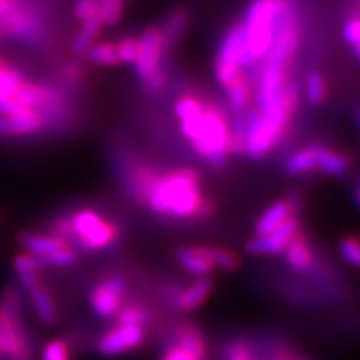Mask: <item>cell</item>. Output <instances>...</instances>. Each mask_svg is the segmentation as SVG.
Listing matches in <instances>:
<instances>
[{
    "label": "cell",
    "mask_w": 360,
    "mask_h": 360,
    "mask_svg": "<svg viewBox=\"0 0 360 360\" xmlns=\"http://www.w3.org/2000/svg\"><path fill=\"white\" fill-rule=\"evenodd\" d=\"M134 191L159 215L186 220L200 219L210 212L193 170L180 169L160 175L141 170L134 175Z\"/></svg>",
    "instance_id": "obj_1"
},
{
    "label": "cell",
    "mask_w": 360,
    "mask_h": 360,
    "mask_svg": "<svg viewBox=\"0 0 360 360\" xmlns=\"http://www.w3.org/2000/svg\"><path fill=\"white\" fill-rule=\"evenodd\" d=\"M292 2L294 0H254L250 4L240 22L244 42L242 69L264 60L272 47L281 17Z\"/></svg>",
    "instance_id": "obj_2"
},
{
    "label": "cell",
    "mask_w": 360,
    "mask_h": 360,
    "mask_svg": "<svg viewBox=\"0 0 360 360\" xmlns=\"http://www.w3.org/2000/svg\"><path fill=\"white\" fill-rule=\"evenodd\" d=\"M297 94L287 84L281 101L265 110H249L245 114V152L254 159L267 155L285 134L290 115L295 109Z\"/></svg>",
    "instance_id": "obj_3"
},
{
    "label": "cell",
    "mask_w": 360,
    "mask_h": 360,
    "mask_svg": "<svg viewBox=\"0 0 360 360\" xmlns=\"http://www.w3.org/2000/svg\"><path fill=\"white\" fill-rule=\"evenodd\" d=\"M32 347L22 314V300L15 289L0 299V360H30Z\"/></svg>",
    "instance_id": "obj_4"
},
{
    "label": "cell",
    "mask_w": 360,
    "mask_h": 360,
    "mask_svg": "<svg viewBox=\"0 0 360 360\" xmlns=\"http://www.w3.org/2000/svg\"><path fill=\"white\" fill-rule=\"evenodd\" d=\"M193 148L214 167H222L231 152V134L224 112L215 105H204L193 137Z\"/></svg>",
    "instance_id": "obj_5"
},
{
    "label": "cell",
    "mask_w": 360,
    "mask_h": 360,
    "mask_svg": "<svg viewBox=\"0 0 360 360\" xmlns=\"http://www.w3.org/2000/svg\"><path fill=\"white\" fill-rule=\"evenodd\" d=\"M69 220L70 237L67 244H75L85 252L101 250L109 247L119 236L115 225L101 217L96 210L84 209L72 215Z\"/></svg>",
    "instance_id": "obj_6"
},
{
    "label": "cell",
    "mask_w": 360,
    "mask_h": 360,
    "mask_svg": "<svg viewBox=\"0 0 360 360\" xmlns=\"http://www.w3.org/2000/svg\"><path fill=\"white\" fill-rule=\"evenodd\" d=\"M295 7L294 2L287 7V11L283 12L281 17V22L277 25L276 37H274L272 47L265 56V64L264 67H269V69H278L285 70L287 64L290 62V58L294 57L297 51V45H299L300 40V27L299 20H297L295 15Z\"/></svg>",
    "instance_id": "obj_7"
},
{
    "label": "cell",
    "mask_w": 360,
    "mask_h": 360,
    "mask_svg": "<svg viewBox=\"0 0 360 360\" xmlns=\"http://www.w3.org/2000/svg\"><path fill=\"white\" fill-rule=\"evenodd\" d=\"M242 53H244L242 29L240 24H237L225 35L219 49L217 60H215V77L224 87L244 77V74H242Z\"/></svg>",
    "instance_id": "obj_8"
},
{
    "label": "cell",
    "mask_w": 360,
    "mask_h": 360,
    "mask_svg": "<svg viewBox=\"0 0 360 360\" xmlns=\"http://www.w3.org/2000/svg\"><path fill=\"white\" fill-rule=\"evenodd\" d=\"M0 25H2L4 34L17 40H24V42L42 40V20L25 0H17L12 12L0 19Z\"/></svg>",
    "instance_id": "obj_9"
},
{
    "label": "cell",
    "mask_w": 360,
    "mask_h": 360,
    "mask_svg": "<svg viewBox=\"0 0 360 360\" xmlns=\"http://www.w3.org/2000/svg\"><path fill=\"white\" fill-rule=\"evenodd\" d=\"M164 49V39H162L160 30L157 27L147 29L137 40V58H135L134 65L137 75L142 80H147L150 75L160 70V58Z\"/></svg>",
    "instance_id": "obj_10"
},
{
    "label": "cell",
    "mask_w": 360,
    "mask_h": 360,
    "mask_svg": "<svg viewBox=\"0 0 360 360\" xmlns=\"http://www.w3.org/2000/svg\"><path fill=\"white\" fill-rule=\"evenodd\" d=\"M299 236V220L294 215L289 220H285L281 227L267 233V236L255 237L247 244V250L252 255H276L287 249L294 238Z\"/></svg>",
    "instance_id": "obj_11"
},
{
    "label": "cell",
    "mask_w": 360,
    "mask_h": 360,
    "mask_svg": "<svg viewBox=\"0 0 360 360\" xmlns=\"http://www.w3.org/2000/svg\"><path fill=\"white\" fill-rule=\"evenodd\" d=\"M143 339H146V334L142 327L117 326L98 339L97 350L103 357H115V355L141 347Z\"/></svg>",
    "instance_id": "obj_12"
},
{
    "label": "cell",
    "mask_w": 360,
    "mask_h": 360,
    "mask_svg": "<svg viewBox=\"0 0 360 360\" xmlns=\"http://www.w3.org/2000/svg\"><path fill=\"white\" fill-rule=\"evenodd\" d=\"M125 281L122 277H109L98 283L90 294V305L98 317L109 319L117 315L122 304Z\"/></svg>",
    "instance_id": "obj_13"
},
{
    "label": "cell",
    "mask_w": 360,
    "mask_h": 360,
    "mask_svg": "<svg viewBox=\"0 0 360 360\" xmlns=\"http://www.w3.org/2000/svg\"><path fill=\"white\" fill-rule=\"evenodd\" d=\"M285 87H287L285 70L262 67V69H260L259 84H257V105H259L257 110L269 109V107H272L274 103L281 101Z\"/></svg>",
    "instance_id": "obj_14"
},
{
    "label": "cell",
    "mask_w": 360,
    "mask_h": 360,
    "mask_svg": "<svg viewBox=\"0 0 360 360\" xmlns=\"http://www.w3.org/2000/svg\"><path fill=\"white\" fill-rule=\"evenodd\" d=\"M47 127V119L37 110H27L19 115H0V137H20Z\"/></svg>",
    "instance_id": "obj_15"
},
{
    "label": "cell",
    "mask_w": 360,
    "mask_h": 360,
    "mask_svg": "<svg viewBox=\"0 0 360 360\" xmlns=\"http://www.w3.org/2000/svg\"><path fill=\"white\" fill-rule=\"evenodd\" d=\"M20 245L24 247L27 254L47 260L51 255L56 254L57 250L64 249V247L69 244L62 240L60 237L53 236V233L24 232L20 236Z\"/></svg>",
    "instance_id": "obj_16"
},
{
    "label": "cell",
    "mask_w": 360,
    "mask_h": 360,
    "mask_svg": "<svg viewBox=\"0 0 360 360\" xmlns=\"http://www.w3.org/2000/svg\"><path fill=\"white\" fill-rule=\"evenodd\" d=\"M295 204L297 202L294 200L274 202V204L270 205L262 215H260L257 224H255V236L257 237L267 236V233L276 231L277 227H281L285 220L294 217Z\"/></svg>",
    "instance_id": "obj_17"
},
{
    "label": "cell",
    "mask_w": 360,
    "mask_h": 360,
    "mask_svg": "<svg viewBox=\"0 0 360 360\" xmlns=\"http://www.w3.org/2000/svg\"><path fill=\"white\" fill-rule=\"evenodd\" d=\"M212 287L214 285L210 277H197L187 289H184L180 294H177V297H175V305L180 310H184V312H191V310L199 309L209 299Z\"/></svg>",
    "instance_id": "obj_18"
},
{
    "label": "cell",
    "mask_w": 360,
    "mask_h": 360,
    "mask_svg": "<svg viewBox=\"0 0 360 360\" xmlns=\"http://www.w3.org/2000/svg\"><path fill=\"white\" fill-rule=\"evenodd\" d=\"M175 347L182 349L193 360H205L207 345L200 330L191 323H182L175 328Z\"/></svg>",
    "instance_id": "obj_19"
},
{
    "label": "cell",
    "mask_w": 360,
    "mask_h": 360,
    "mask_svg": "<svg viewBox=\"0 0 360 360\" xmlns=\"http://www.w3.org/2000/svg\"><path fill=\"white\" fill-rule=\"evenodd\" d=\"M350 157L340 152L330 150L328 147L315 146V169L322 170L334 177H342L349 172L350 169Z\"/></svg>",
    "instance_id": "obj_20"
},
{
    "label": "cell",
    "mask_w": 360,
    "mask_h": 360,
    "mask_svg": "<svg viewBox=\"0 0 360 360\" xmlns=\"http://www.w3.org/2000/svg\"><path fill=\"white\" fill-rule=\"evenodd\" d=\"M177 260L188 274L195 277H209L214 265L205 257L202 247H182L177 250Z\"/></svg>",
    "instance_id": "obj_21"
},
{
    "label": "cell",
    "mask_w": 360,
    "mask_h": 360,
    "mask_svg": "<svg viewBox=\"0 0 360 360\" xmlns=\"http://www.w3.org/2000/svg\"><path fill=\"white\" fill-rule=\"evenodd\" d=\"M283 252H285V262L297 272H307L312 267L314 255L304 237L297 236Z\"/></svg>",
    "instance_id": "obj_22"
},
{
    "label": "cell",
    "mask_w": 360,
    "mask_h": 360,
    "mask_svg": "<svg viewBox=\"0 0 360 360\" xmlns=\"http://www.w3.org/2000/svg\"><path fill=\"white\" fill-rule=\"evenodd\" d=\"M30 302H32L34 312L39 317V321L45 323V326H52L57 321V312L56 305H53V300L51 294L44 289L42 285H39L37 289L30 290Z\"/></svg>",
    "instance_id": "obj_23"
},
{
    "label": "cell",
    "mask_w": 360,
    "mask_h": 360,
    "mask_svg": "<svg viewBox=\"0 0 360 360\" xmlns=\"http://www.w3.org/2000/svg\"><path fill=\"white\" fill-rule=\"evenodd\" d=\"M102 25H103V20H102L101 13H97V15H92V17H89V19L82 20V27H80V30L74 39V51L77 53L87 52L89 49L96 44V39H97V35L101 34Z\"/></svg>",
    "instance_id": "obj_24"
},
{
    "label": "cell",
    "mask_w": 360,
    "mask_h": 360,
    "mask_svg": "<svg viewBox=\"0 0 360 360\" xmlns=\"http://www.w3.org/2000/svg\"><path fill=\"white\" fill-rule=\"evenodd\" d=\"M225 89H227V98H229V105H231V109L233 112H237V114L245 112L252 101V89L250 85L247 84V80L244 77H240L233 84L227 85Z\"/></svg>",
    "instance_id": "obj_25"
},
{
    "label": "cell",
    "mask_w": 360,
    "mask_h": 360,
    "mask_svg": "<svg viewBox=\"0 0 360 360\" xmlns=\"http://www.w3.org/2000/svg\"><path fill=\"white\" fill-rule=\"evenodd\" d=\"M187 24H188V15L186 11H174L170 13L167 19H165L164 25H162V29H159L162 39H164V44L165 45L174 44L175 40L184 34Z\"/></svg>",
    "instance_id": "obj_26"
},
{
    "label": "cell",
    "mask_w": 360,
    "mask_h": 360,
    "mask_svg": "<svg viewBox=\"0 0 360 360\" xmlns=\"http://www.w3.org/2000/svg\"><path fill=\"white\" fill-rule=\"evenodd\" d=\"M315 169V146L300 148L294 155L289 157L285 164L287 174L302 175Z\"/></svg>",
    "instance_id": "obj_27"
},
{
    "label": "cell",
    "mask_w": 360,
    "mask_h": 360,
    "mask_svg": "<svg viewBox=\"0 0 360 360\" xmlns=\"http://www.w3.org/2000/svg\"><path fill=\"white\" fill-rule=\"evenodd\" d=\"M205 257L210 260L214 269L225 270V272H232L238 267V259L233 252L222 249V247H202Z\"/></svg>",
    "instance_id": "obj_28"
},
{
    "label": "cell",
    "mask_w": 360,
    "mask_h": 360,
    "mask_svg": "<svg viewBox=\"0 0 360 360\" xmlns=\"http://www.w3.org/2000/svg\"><path fill=\"white\" fill-rule=\"evenodd\" d=\"M85 57L89 58V62H92V64H97V65L119 64V58H117V49L114 44H107V42L94 44L92 47L85 52Z\"/></svg>",
    "instance_id": "obj_29"
},
{
    "label": "cell",
    "mask_w": 360,
    "mask_h": 360,
    "mask_svg": "<svg viewBox=\"0 0 360 360\" xmlns=\"http://www.w3.org/2000/svg\"><path fill=\"white\" fill-rule=\"evenodd\" d=\"M305 96H307V101L312 103V105H319L326 101L327 96V87L326 80H323L321 72H310L307 75V82H305Z\"/></svg>",
    "instance_id": "obj_30"
},
{
    "label": "cell",
    "mask_w": 360,
    "mask_h": 360,
    "mask_svg": "<svg viewBox=\"0 0 360 360\" xmlns=\"http://www.w3.org/2000/svg\"><path fill=\"white\" fill-rule=\"evenodd\" d=\"M148 322V312L142 307H129L120 309L117 312V326H127V327H142L143 323Z\"/></svg>",
    "instance_id": "obj_31"
},
{
    "label": "cell",
    "mask_w": 360,
    "mask_h": 360,
    "mask_svg": "<svg viewBox=\"0 0 360 360\" xmlns=\"http://www.w3.org/2000/svg\"><path fill=\"white\" fill-rule=\"evenodd\" d=\"M204 109V103H200L197 98L193 97H182L175 102V115L179 117L180 122H187V120L197 119L202 114Z\"/></svg>",
    "instance_id": "obj_32"
},
{
    "label": "cell",
    "mask_w": 360,
    "mask_h": 360,
    "mask_svg": "<svg viewBox=\"0 0 360 360\" xmlns=\"http://www.w3.org/2000/svg\"><path fill=\"white\" fill-rule=\"evenodd\" d=\"M47 267V260L35 257V255L27 254V252L19 254L13 259V269H15V272L19 274V276H22V274H39V270H44Z\"/></svg>",
    "instance_id": "obj_33"
},
{
    "label": "cell",
    "mask_w": 360,
    "mask_h": 360,
    "mask_svg": "<svg viewBox=\"0 0 360 360\" xmlns=\"http://www.w3.org/2000/svg\"><path fill=\"white\" fill-rule=\"evenodd\" d=\"M103 24H115L122 15L124 0H97Z\"/></svg>",
    "instance_id": "obj_34"
},
{
    "label": "cell",
    "mask_w": 360,
    "mask_h": 360,
    "mask_svg": "<svg viewBox=\"0 0 360 360\" xmlns=\"http://www.w3.org/2000/svg\"><path fill=\"white\" fill-rule=\"evenodd\" d=\"M42 360H70L67 342L62 339H53L47 342L42 350Z\"/></svg>",
    "instance_id": "obj_35"
},
{
    "label": "cell",
    "mask_w": 360,
    "mask_h": 360,
    "mask_svg": "<svg viewBox=\"0 0 360 360\" xmlns=\"http://www.w3.org/2000/svg\"><path fill=\"white\" fill-rule=\"evenodd\" d=\"M225 360H254V352L249 342L232 340L225 347Z\"/></svg>",
    "instance_id": "obj_36"
},
{
    "label": "cell",
    "mask_w": 360,
    "mask_h": 360,
    "mask_svg": "<svg viewBox=\"0 0 360 360\" xmlns=\"http://www.w3.org/2000/svg\"><path fill=\"white\" fill-rule=\"evenodd\" d=\"M79 260V250L74 249L72 245H67L64 249L57 250L56 254L51 255L47 259L49 267L51 265H56V267H69V265H74Z\"/></svg>",
    "instance_id": "obj_37"
},
{
    "label": "cell",
    "mask_w": 360,
    "mask_h": 360,
    "mask_svg": "<svg viewBox=\"0 0 360 360\" xmlns=\"http://www.w3.org/2000/svg\"><path fill=\"white\" fill-rule=\"evenodd\" d=\"M340 254H342V259L345 260V262L352 265V267H359L360 264V247H359V242L355 237H347L342 240L340 244Z\"/></svg>",
    "instance_id": "obj_38"
},
{
    "label": "cell",
    "mask_w": 360,
    "mask_h": 360,
    "mask_svg": "<svg viewBox=\"0 0 360 360\" xmlns=\"http://www.w3.org/2000/svg\"><path fill=\"white\" fill-rule=\"evenodd\" d=\"M117 58L122 64H134L137 58V40L135 39H124L122 42L115 45Z\"/></svg>",
    "instance_id": "obj_39"
},
{
    "label": "cell",
    "mask_w": 360,
    "mask_h": 360,
    "mask_svg": "<svg viewBox=\"0 0 360 360\" xmlns=\"http://www.w3.org/2000/svg\"><path fill=\"white\" fill-rule=\"evenodd\" d=\"M344 39L347 40L354 47V57L359 58V47H360V22L357 17L350 19L344 27Z\"/></svg>",
    "instance_id": "obj_40"
},
{
    "label": "cell",
    "mask_w": 360,
    "mask_h": 360,
    "mask_svg": "<svg viewBox=\"0 0 360 360\" xmlns=\"http://www.w3.org/2000/svg\"><path fill=\"white\" fill-rule=\"evenodd\" d=\"M74 11H75V15H77V19L80 20H85L89 19V17L101 13L98 12L97 0H77V2H75Z\"/></svg>",
    "instance_id": "obj_41"
},
{
    "label": "cell",
    "mask_w": 360,
    "mask_h": 360,
    "mask_svg": "<svg viewBox=\"0 0 360 360\" xmlns=\"http://www.w3.org/2000/svg\"><path fill=\"white\" fill-rule=\"evenodd\" d=\"M143 82H146L147 89L150 90V92H157V90H160L165 85V75L159 70L155 72L154 75H150L147 80H143Z\"/></svg>",
    "instance_id": "obj_42"
},
{
    "label": "cell",
    "mask_w": 360,
    "mask_h": 360,
    "mask_svg": "<svg viewBox=\"0 0 360 360\" xmlns=\"http://www.w3.org/2000/svg\"><path fill=\"white\" fill-rule=\"evenodd\" d=\"M19 278H20L22 287H24L27 292L37 289V287L40 285L39 274H22V276H19Z\"/></svg>",
    "instance_id": "obj_43"
},
{
    "label": "cell",
    "mask_w": 360,
    "mask_h": 360,
    "mask_svg": "<svg viewBox=\"0 0 360 360\" xmlns=\"http://www.w3.org/2000/svg\"><path fill=\"white\" fill-rule=\"evenodd\" d=\"M162 360H193V359L187 352H184L182 349H179V347H175V345H172V347L167 349V352L164 354Z\"/></svg>",
    "instance_id": "obj_44"
},
{
    "label": "cell",
    "mask_w": 360,
    "mask_h": 360,
    "mask_svg": "<svg viewBox=\"0 0 360 360\" xmlns=\"http://www.w3.org/2000/svg\"><path fill=\"white\" fill-rule=\"evenodd\" d=\"M6 37V34H4V30H2V25H0V39H4Z\"/></svg>",
    "instance_id": "obj_45"
}]
</instances>
